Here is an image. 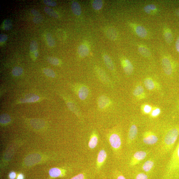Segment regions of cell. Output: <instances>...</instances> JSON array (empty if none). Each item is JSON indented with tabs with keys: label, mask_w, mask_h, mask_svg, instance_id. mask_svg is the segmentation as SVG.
<instances>
[{
	"label": "cell",
	"mask_w": 179,
	"mask_h": 179,
	"mask_svg": "<svg viewBox=\"0 0 179 179\" xmlns=\"http://www.w3.org/2000/svg\"><path fill=\"white\" fill-rule=\"evenodd\" d=\"M121 64L124 73L127 75L130 76L133 73L134 67L130 60L126 59L121 60Z\"/></svg>",
	"instance_id": "cell-10"
},
{
	"label": "cell",
	"mask_w": 179,
	"mask_h": 179,
	"mask_svg": "<svg viewBox=\"0 0 179 179\" xmlns=\"http://www.w3.org/2000/svg\"><path fill=\"white\" fill-rule=\"evenodd\" d=\"M89 48L87 45L82 44L79 46L78 49V53L81 57H86L89 54Z\"/></svg>",
	"instance_id": "cell-16"
},
{
	"label": "cell",
	"mask_w": 179,
	"mask_h": 179,
	"mask_svg": "<svg viewBox=\"0 0 179 179\" xmlns=\"http://www.w3.org/2000/svg\"><path fill=\"white\" fill-rule=\"evenodd\" d=\"M109 141L111 147L116 152H119L121 149L122 140L120 135L117 132L111 134L109 137Z\"/></svg>",
	"instance_id": "cell-3"
},
{
	"label": "cell",
	"mask_w": 179,
	"mask_h": 179,
	"mask_svg": "<svg viewBox=\"0 0 179 179\" xmlns=\"http://www.w3.org/2000/svg\"><path fill=\"white\" fill-rule=\"evenodd\" d=\"M71 179H86L85 173H81L77 175L74 176Z\"/></svg>",
	"instance_id": "cell-44"
},
{
	"label": "cell",
	"mask_w": 179,
	"mask_h": 179,
	"mask_svg": "<svg viewBox=\"0 0 179 179\" xmlns=\"http://www.w3.org/2000/svg\"><path fill=\"white\" fill-rule=\"evenodd\" d=\"M176 15L179 17V9H178L176 11Z\"/></svg>",
	"instance_id": "cell-51"
},
{
	"label": "cell",
	"mask_w": 179,
	"mask_h": 179,
	"mask_svg": "<svg viewBox=\"0 0 179 179\" xmlns=\"http://www.w3.org/2000/svg\"><path fill=\"white\" fill-rule=\"evenodd\" d=\"M46 39L48 45L50 47H53L55 45V42L52 35L50 33H48L46 35Z\"/></svg>",
	"instance_id": "cell-31"
},
{
	"label": "cell",
	"mask_w": 179,
	"mask_h": 179,
	"mask_svg": "<svg viewBox=\"0 0 179 179\" xmlns=\"http://www.w3.org/2000/svg\"><path fill=\"white\" fill-rule=\"evenodd\" d=\"M17 179H23V176L21 174H20L18 176Z\"/></svg>",
	"instance_id": "cell-50"
},
{
	"label": "cell",
	"mask_w": 179,
	"mask_h": 179,
	"mask_svg": "<svg viewBox=\"0 0 179 179\" xmlns=\"http://www.w3.org/2000/svg\"><path fill=\"white\" fill-rule=\"evenodd\" d=\"M103 59L107 68L110 70H113L115 68L114 66L111 58L107 55H104L103 56Z\"/></svg>",
	"instance_id": "cell-22"
},
{
	"label": "cell",
	"mask_w": 179,
	"mask_h": 179,
	"mask_svg": "<svg viewBox=\"0 0 179 179\" xmlns=\"http://www.w3.org/2000/svg\"><path fill=\"white\" fill-rule=\"evenodd\" d=\"M71 10L74 15L79 16L81 13V8L79 4L77 2H73L71 6Z\"/></svg>",
	"instance_id": "cell-21"
},
{
	"label": "cell",
	"mask_w": 179,
	"mask_h": 179,
	"mask_svg": "<svg viewBox=\"0 0 179 179\" xmlns=\"http://www.w3.org/2000/svg\"><path fill=\"white\" fill-rule=\"evenodd\" d=\"M179 172V142L166 167L164 179H171Z\"/></svg>",
	"instance_id": "cell-2"
},
{
	"label": "cell",
	"mask_w": 179,
	"mask_h": 179,
	"mask_svg": "<svg viewBox=\"0 0 179 179\" xmlns=\"http://www.w3.org/2000/svg\"><path fill=\"white\" fill-rule=\"evenodd\" d=\"M66 104L70 110L75 113L78 114L79 113L78 108L73 102L67 101L66 102Z\"/></svg>",
	"instance_id": "cell-33"
},
{
	"label": "cell",
	"mask_w": 179,
	"mask_h": 179,
	"mask_svg": "<svg viewBox=\"0 0 179 179\" xmlns=\"http://www.w3.org/2000/svg\"><path fill=\"white\" fill-rule=\"evenodd\" d=\"M158 141V138L154 132L148 131L144 132L143 135V141L146 145H152L155 144Z\"/></svg>",
	"instance_id": "cell-4"
},
{
	"label": "cell",
	"mask_w": 179,
	"mask_h": 179,
	"mask_svg": "<svg viewBox=\"0 0 179 179\" xmlns=\"http://www.w3.org/2000/svg\"><path fill=\"white\" fill-rule=\"evenodd\" d=\"M97 73L98 74L100 79L103 82L106 84H110V79L106 75L104 72L100 68H97L96 69Z\"/></svg>",
	"instance_id": "cell-19"
},
{
	"label": "cell",
	"mask_w": 179,
	"mask_h": 179,
	"mask_svg": "<svg viewBox=\"0 0 179 179\" xmlns=\"http://www.w3.org/2000/svg\"><path fill=\"white\" fill-rule=\"evenodd\" d=\"M78 96L81 100H85L89 96L90 93L89 88L87 86L81 85L77 88Z\"/></svg>",
	"instance_id": "cell-9"
},
{
	"label": "cell",
	"mask_w": 179,
	"mask_h": 179,
	"mask_svg": "<svg viewBox=\"0 0 179 179\" xmlns=\"http://www.w3.org/2000/svg\"><path fill=\"white\" fill-rule=\"evenodd\" d=\"M161 112V109L158 107H153L151 112L149 115L151 118H155L157 117L160 115Z\"/></svg>",
	"instance_id": "cell-27"
},
{
	"label": "cell",
	"mask_w": 179,
	"mask_h": 179,
	"mask_svg": "<svg viewBox=\"0 0 179 179\" xmlns=\"http://www.w3.org/2000/svg\"><path fill=\"white\" fill-rule=\"evenodd\" d=\"M136 179H148V176L144 173H141L137 174Z\"/></svg>",
	"instance_id": "cell-43"
},
{
	"label": "cell",
	"mask_w": 179,
	"mask_h": 179,
	"mask_svg": "<svg viewBox=\"0 0 179 179\" xmlns=\"http://www.w3.org/2000/svg\"><path fill=\"white\" fill-rule=\"evenodd\" d=\"M57 36L60 40H64L66 38V35L63 30L59 29L57 31Z\"/></svg>",
	"instance_id": "cell-40"
},
{
	"label": "cell",
	"mask_w": 179,
	"mask_h": 179,
	"mask_svg": "<svg viewBox=\"0 0 179 179\" xmlns=\"http://www.w3.org/2000/svg\"><path fill=\"white\" fill-rule=\"evenodd\" d=\"M106 34L108 38L111 40H115L117 38V32L113 28H108L106 30Z\"/></svg>",
	"instance_id": "cell-20"
},
{
	"label": "cell",
	"mask_w": 179,
	"mask_h": 179,
	"mask_svg": "<svg viewBox=\"0 0 179 179\" xmlns=\"http://www.w3.org/2000/svg\"><path fill=\"white\" fill-rule=\"evenodd\" d=\"M31 12L32 15L34 16V17H36V16L41 15L40 13L38 11L36 10V9H32L31 10Z\"/></svg>",
	"instance_id": "cell-46"
},
{
	"label": "cell",
	"mask_w": 179,
	"mask_h": 179,
	"mask_svg": "<svg viewBox=\"0 0 179 179\" xmlns=\"http://www.w3.org/2000/svg\"><path fill=\"white\" fill-rule=\"evenodd\" d=\"M2 28L8 31L10 30L12 27V24L11 21L9 19H6L4 21L2 25Z\"/></svg>",
	"instance_id": "cell-30"
},
{
	"label": "cell",
	"mask_w": 179,
	"mask_h": 179,
	"mask_svg": "<svg viewBox=\"0 0 179 179\" xmlns=\"http://www.w3.org/2000/svg\"><path fill=\"white\" fill-rule=\"evenodd\" d=\"M47 61L49 63L55 66H58L60 64V61L57 58L54 57H49L47 58Z\"/></svg>",
	"instance_id": "cell-38"
},
{
	"label": "cell",
	"mask_w": 179,
	"mask_h": 179,
	"mask_svg": "<svg viewBox=\"0 0 179 179\" xmlns=\"http://www.w3.org/2000/svg\"><path fill=\"white\" fill-rule=\"evenodd\" d=\"M176 50L177 52H179V38L178 37V38L176 40Z\"/></svg>",
	"instance_id": "cell-47"
},
{
	"label": "cell",
	"mask_w": 179,
	"mask_h": 179,
	"mask_svg": "<svg viewBox=\"0 0 179 179\" xmlns=\"http://www.w3.org/2000/svg\"><path fill=\"white\" fill-rule=\"evenodd\" d=\"M144 10L146 13L150 14L152 12L156 11L157 7L154 4H150L145 6Z\"/></svg>",
	"instance_id": "cell-29"
},
{
	"label": "cell",
	"mask_w": 179,
	"mask_h": 179,
	"mask_svg": "<svg viewBox=\"0 0 179 179\" xmlns=\"http://www.w3.org/2000/svg\"><path fill=\"white\" fill-rule=\"evenodd\" d=\"M103 6V1L101 0H95L93 2L92 7L95 10H100Z\"/></svg>",
	"instance_id": "cell-32"
},
{
	"label": "cell",
	"mask_w": 179,
	"mask_h": 179,
	"mask_svg": "<svg viewBox=\"0 0 179 179\" xmlns=\"http://www.w3.org/2000/svg\"><path fill=\"white\" fill-rule=\"evenodd\" d=\"M43 20V17L41 15L36 17H34L33 19V21L36 24H39Z\"/></svg>",
	"instance_id": "cell-42"
},
{
	"label": "cell",
	"mask_w": 179,
	"mask_h": 179,
	"mask_svg": "<svg viewBox=\"0 0 179 179\" xmlns=\"http://www.w3.org/2000/svg\"><path fill=\"white\" fill-rule=\"evenodd\" d=\"M133 95L135 98L139 100L145 99L147 97L144 89L140 84L137 85L134 88Z\"/></svg>",
	"instance_id": "cell-8"
},
{
	"label": "cell",
	"mask_w": 179,
	"mask_h": 179,
	"mask_svg": "<svg viewBox=\"0 0 179 179\" xmlns=\"http://www.w3.org/2000/svg\"><path fill=\"white\" fill-rule=\"evenodd\" d=\"M153 107L149 104H145L142 105L141 110L144 115H149L151 112Z\"/></svg>",
	"instance_id": "cell-24"
},
{
	"label": "cell",
	"mask_w": 179,
	"mask_h": 179,
	"mask_svg": "<svg viewBox=\"0 0 179 179\" xmlns=\"http://www.w3.org/2000/svg\"><path fill=\"white\" fill-rule=\"evenodd\" d=\"M147 152L144 151H138L133 155L130 162V166L131 167H134L139 164L143 160L145 159L147 157Z\"/></svg>",
	"instance_id": "cell-7"
},
{
	"label": "cell",
	"mask_w": 179,
	"mask_h": 179,
	"mask_svg": "<svg viewBox=\"0 0 179 179\" xmlns=\"http://www.w3.org/2000/svg\"><path fill=\"white\" fill-rule=\"evenodd\" d=\"M23 73V69L20 67H14L12 71L13 75L15 76H19L21 75Z\"/></svg>",
	"instance_id": "cell-34"
},
{
	"label": "cell",
	"mask_w": 179,
	"mask_h": 179,
	"mask_svg": "<svg viewBox=\"0 0 179 179\" xmlns=\"http://www.w3.org/2000/svg\"><path fill=\"white\" fill-rule=\"evenodd\" d=\"M138 134V129L135 124H132L129 130L127 136V142L131 144L135 140Z\"/></svg>",
	"instance_id": "cell-11"
},
{
	"label": "cell",
	"mask_w": 179,
	"mask_h": 179,
	"mask_svg": "<svg viewBox=\"0 0 179 179\" xmlns=\"http://www.w3.org/2000/svg\"><path fill=\"white\" fill-rule=\"evenodd\" d=\"M98 140V136L96 132L95 131L93 132L88 143V147L91 149H94L97 145Z\"/></svg>",
	"instance_id": "cell-14"
},
{
	"label": "cell",
	"mask_w": 179,
	"mask_h": 179,
	"mask_svg": "<svg viewBox=\"0 0 179 179\" xmlns=\"http://www.w3.org/2000/svg\"><path fill=\"white\" fill-rule=\"evenodd\" d=\"M11 121L10 116L6 114H3L1 116V124H8Z\"/></svg>",
	"instance_id": "cell-36"
},
{
	"label": "cell",
	"mask_w": 179,
	"mask_h": 179,
	"mask_svg": "<svg viewBox=\"0 0 179 179\" xmlns=\"http://www.w3.org/2000/svg\"><path fill=\"white\" fill-rule=\"evenodd\" d=\"M136 34L142 38H145L147 35V32L145 28L141 26L138 25L135 28Z\"/></svg>",
	"instance_id": "cell-17"
},
{
	"label": "cell",
	"mask_w": 179,
	"mask_h": 179,
	"mask_svg": "<svg viewBox=\"0 0 179 179\" xmlns=\"http://www.w3.org/2000/svg\"><path fill=\"white\" fill-rule=\"evenodd\" d=\"M154 164V162L153 160H148L143 164L142 166V169L145 172H149L152 170Z\"/></svg>",
	"instance_id": "cell-18"
},
{
	"label": "cell",
	"mask_w": 179,
	"mask_h": 179,
	"mask_svg": "<svg viewBox=\"0 0 179 179\" xmlns=\"http://www.w3.org/2000/svg\"><path fill=\"white\" fill-rule=\"evenodd\" d=\"M111 103V100L109 97L104 95H102L98 99V106L100 109L103 110L110 106Z\"/></svg>",
	"instance_id": "cell-13"
},
{
	"label": "cell",
	"mask_w": 179,
	"mask_h": 179,
	"mask_svg": "<svg viewBox=\"0 0 179 179\" xmlns=\"http://www.w3.org/2000/svg\"><path fill=\"white\" fill-rule=\"evenodd\" d=\"M44 2L46 5L51 6H55L57 5L56 2L50 0H44Z\"/></svg>",
	"instance_id": "cell-41"
},
{
	"label": "cell",
	"mask_w": 179,
	"mask_h": 179,
	"mask_svg": "<svg viewBox=\"0 0 179 179\" xmlns=\"http://www.w3.org/2000/svg\"><path fill=\"white\" fill-rule=\"evenodd\" d=\"M16 176V173L15 172H12L9 174V178L11 179H15Z\"/></svg>",
	"instance_id": "cell-49"
},
{
	"label": "cell",
	"mask_w": 179,
	"mask_h": 179,
	"mask_svg": "<svg viewBox=\"0 0 179 179\" xmlns=\"http://www.w3.org/2000/svg\"><path fill=\"white\" fill-rule=\"evenodd\" d=\"M43 71L45 75L49 77L55 78L56 74L54 71L50 69L46 68L43 70Z\"/></svg>",
	"instance_id": "cell-37"
},
{
	"label": "cell",
	"mask_w": 179,
	"mask_h": 179,
	"mask_svg": "<svg viewBox=\"0 0 179 179\" xmlns=\"http://www.w3.org/2000/svg\"><path fill=\"white\" fill-rule=\"evenodd\" d=\"M38 44L35 41H32L30 45V53H33L38 51Z\"/></svg>",
	"instance_id": "cell-35"
},
{
	"label": "cell",
	"mask_w": 179,
	"mask_h": 179,
	"mask_svg": "<svg viewBox=\"0 0 179 179\" xmlns=\"http://www.w3.org/2000/svg\"><path fill=\"white\" fill-rule=\"evenodd\" d=\"M178 108L179 109V99L178 101Z\"/></svg>",
	"instance_id": "cell-52"
},
{
	"label": "cell",
	"mask_w": 179,
	"mask_h": 179,
	"mask_svg": "<svg viewBox=\"0 0 179 179\" xmlns=\"http://www.w3.org/2000/svg\"><path fill=\"white\" fill-rule=\"evenodd\" d=\"M49 174L52 177L56 178L60 176H63L64 174L61 169L57 168H53L49 171Z\"/></svg>",
	"instance_id": "cell-23"
},
{
	"label": "cell",
	"mask_w": 179,
	"mask_h": 179,
	"mask_svg": "<svg viewBox=\"0 0 179 179\" xmlns=\"http://www.w3.org/2000/svg\"><path fill=\"white\" fill-rule=\"evenodd\" d=\"M164 35L165 39L167 43L170 44L173 41V36L172 34L169 29L164 30Z\"/></svg>",
	"instance_id": "cell-25"
},
{
	"label": "cell",
	"mask_w": 179,
	"mask_h": 179,
	"mask_svg": "<svg viewBox=\"0 0 179 179\" xmlns=\"http://www.w3.org/2000/svg\"><path fill=\"white\" fill-rule=\"evenodd\" d=\"M179 135V125L171 128L165 132L160 145V151L164 155L172 149Z\"/></svg>",
	"instance_id": "cell-1"
},
{
	"label": "cell",
	"mask_w": 179,
	"mask_h": 179,
	"mask_svg": "<svg viewBox=\"0 0 179 179\" xmlns=\"http://www.w3.org/2000/svg\"><path fill=\"white\" fill-rule=\"evenodd\" d=\"M144 84L146 89L150 91H155L161 89L160 84L151 77L146 78L144 80Z\"/></svg>",
	"instance_id": "cell-6"
},
{
	"label": "cell",
	"mask_w": 179,
	"mask_h": 179,
	"mask_svg": "<svg viewBox=\"0 0 179 179\" xmlns=\"http://www.w3.org/2000/svg\"><path fill=\"white\" fill-rule=\"evenodd\" d=\"M107 155L106 150L102 149L100 151L97 155L96 167L97 169H100L106 161Z\"/></svg>",
	"instance_id": "cell-12"
},
{
	"label": "cell",
	"mask_w": 179,
	"mask_h": 179,
	"mask_svg": "<svg viewBox=\"0 0 179 179\" xmlns=\"http://www.w3.org/2000/svg\"><path fill=\"white\" fill-rule=\"evenodd\" d=\"M162 65L165 73L168 76L172 75L174 72V66L171 60L168 57H164L162 59Z\"/></svg>",
	"instance_id": "cell-5"
},
{
	"label": "cell",
	"mask_w": 179,
	"mask_h": 179,
	"mask_svg": "<svg viewBox=\"0 0 179 179\" xmlns=\"http://www.w3.org/2000/svg\"><path fill=\"white\" fill-rule=\"evenodd\" d=\"M138 50L139 53L144 57H148L150 56L151 53L150 51L144 46H139Z\"/></svg>",
	"instance_id": "cell-26"
},
{
	"label": "cell",
	"mask_w": 179,
	"mask_h": 179,
	"mask_svg": "<svg viewBox=\"0 0 179 179\" xmlns=\"http://www.w3.org/2000/svg\"><path fill=\"white\" fill-rule=\"evenodd\" d=\"M40 99L39 97L36 95L31 94L26 95L24 98L20 100V103H32L36 102Z\"/></svg>",
	"instance_id": "cell-15"
},
{
	"label": "cell",
	"mask_w": 179,
	"mask_h": 179,
	"mask_svg": "<svg viewBox=\"0 0 179 179\" xmlns=\"http://www.w3.org/2000/svg\"><path fill=\"white\" fill-rule=\"evenodd\" d=\"M117 179H126L122 173L118 174L117 176Z\"/></svg>",
	"instance_id": "cell-48"
},
{
	"label": "cell",
	"mask_w": 179,
	"mask_h": 179,
	"mask_svg": "<svg viewBox=\"0 0 179 179\" xmlns=\"http://www.w3.org/2000/svg\"><path fill=\"white\" fill-rule=\"evenodd\" d=\"M8 37L7 35L1 34L0 35V42L1 43H4L8 39Z\"/></svg>",
	"instance_id": "cell-45"
},
{
	"label": "cell",
	"mask_w": 179,
	"mask_h": 179,
	"mask_svg": "<svg viewBox=\"0 0 179 179\" xmlns=\"http://www.w3.org/2000/svg\"><path fill=\"white\" fill-rule=\"evenodd\" d=\"M44 10H45L46 13H47L49 15L51 16V17L55 18H58L59 17L58 14L53 9L50 8L49 7H45V8H44Z\"/></svg>",
	"instance_id": "cell-28"
},
{
	"label": "cell",
	"mask_w": 179,
	"mask_h": 179,
	"mask_svg": "<svg viewBox=\"0 0 179 179\" xmlns=\"http://www.w3.org/2000/svg\"><path fill=\"white\" fill-rule=\"evenodd\" d=\"M31 124L32 126L35 127H41L44 125V122L41 120H35L32 121Z\"/></svg>",
	"instance_id": "cell-39"
}]
</instances>
